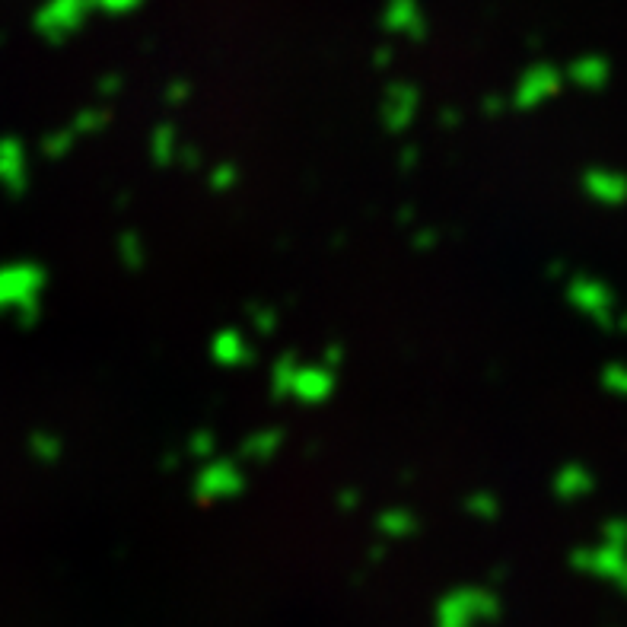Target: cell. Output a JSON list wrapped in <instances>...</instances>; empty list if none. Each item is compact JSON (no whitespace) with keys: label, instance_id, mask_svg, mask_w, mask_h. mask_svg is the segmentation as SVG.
Here are the masks:
<instances>
[{"label":"cell","instance_id":"277c9868","mask_svg":"<svg viewBox=\"0 0 627 627\" xmlns=\"http://www.w3.org/2000/svg\"><path fill=\"white\" fill-rule=\"evenodd\" d=\"M417 106V90L414 86H392L386 99V112L392 121H408Z\"/></svg>","mask_w":627,"mask_h":627},{"label":"cell","instance_id":"3957f363","mask_svg":"<svg viewBox=\"0 0 627 627\" xmlns=\"http://www.w3.org/2000/svg\"><path fill=\"white\" fill-rule=\"evenodd\" d=\"M554 90H557V74L545 64H535L522 74V80L516 86V106L529 109V106H535V102H542L545 96H551Z\"/></svg>","mask_w":627,"mask_h":627},{"label":"cell","instance_id":"6da1fadb","mask_svg":"<svg viewBox=\"0 0 627 627\" xmlns=\"http://www.w3.org/2000/svg\"><path fill=\"white\" fill-rule=\"evenodd\" d=\"M90 10H96V0H48L36 13V29L45 39L61 42L64 36H71L74 29L83 26Z\"/></svg>","mask_w":627,"mask_h":627},{"label":"cell","instance_id":"7a4b0ae2","mask_svg":"<svg viewBox=\"0 0 627 627\" xmlns=\"http://www.w3.org/2000/svg\"><path fill=\"white\" fill-rule=\"evenodd\" d=\"M382 26H386V32H395V36H408L411 42H421L427 36V20L417 0H386Z\"/></svg>","mask_w":627,"mask_h":627},{"label":"cell","instance_id":"5b68a950","mask_svg":"<svg viewBox=\"0 0 627 627\" xmlns=\"http://www.w3.org/2000/svg\"><path fill=\"white\" fill-rule=\"evenodd\" d=\"M141 4L144 0H96V10L109 13V16H125V13H134Z\"/></svg>","mask_w":627,"mask_h":627}]
</instances>
